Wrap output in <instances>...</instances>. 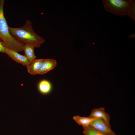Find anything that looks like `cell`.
Returning a JSON list of instances; mask_svg holds the SVG:
<instances>
[{
  "label": "cell",
  "mask_w": 135,
  "mask_h": 135,
  "mask_svg": "<svg viewBox=\"0 0 135 135\" xmlns=\"http://www.w3.org/2000/svg\"><path fill=\"white\" fill-rule=\"evenodd\" d=\"M4 53L17 62L26 66L30 62L25 55H21L13 50L5 48Z\"/></svg>",
  "instance_id": "cell-6"
},
{
  "label": "cell",
  "mask_w": 135,
  "mask_h": 135,
  "mask_svg": "<svg viewBox=\"0 0 135 135\" xmlns=\"http://www.w3.org/2000/svg\"><path fill=\"white\" fill-rule=\"evenodd\" d=\"M96 118L88 117H82L76 115L73 117V120L79 125L82 127L89 126L91 123Z\"/></svg>",
  "instance_id": "cell-11"
},
{
  "label": "cell",
  "mask_w": 135,
  "mask_h": 135,
  "mask_svg": "<svg viewBox=\"0 0 135 135\" xmlns=\"http://www.w3.org/2000/svg\"><path fill=\"white\" fill-rule=\"evenodd\" d=\"M43 61V59H35L26 66L28 72L32 75L38 74Z\"/></svg>",
  "instance_id": "cell-8"
},
{
  "label": "cell",
  "mask_w": 135,
  "mask_h": 135,
  "mask_svg": "<svg viewBox=\"0 0 135 135\" xmlns=\"http://www.w3.org/2000/svg\"><path fill=\"white\" fill-rule=\"evenodd\" d=\"M9 30L10 34L14 38L24 44H30L35 48H38L45 41L43 38L34 32L32 23L29 20H26L22 26L19 28L9 27Z\"/></svg>",
  "instance_id": "cell-1"
},
{
  "label": "cell",
  "mask_w": 135,
  "mask_h": 135,
  "mask_svg": "<svg viewBox=\"0 0 135 135\" xmlns=\"http://www.w3.org/2000/svg\"><path fill=\"white\" fill-rule=\"evenodd\" d=\"M90 126L108 135L114 133L110 127L108 126L104 121L101 118H96Z\"/></svg>",
  "instance_id": "cell-4"
},
{
  "label": "cell",
  "mask_w": 135,
  "mask_h": 135,
  "mask_svg": "<svg viewBox=\"0 0 135 135\" xmlns=\"http://www.w3.org/2000/svg\"><path fill=\"white\" fill-rule=\"evenodd\" d=\"M5 48L2 44L0 42V52L4 53Z\"/></svg>",
  "instance_id": "cell-13"
},
{
  "label": "cell",
  "mask_w": 135,
  "mask_h": 135,
  "mask_svg": "<svg viewBox=\"0 0 135 135\" xmlns=\"http://www.w3.org/2000/svg\"><path fill=\"white\" fill-rule=\"evenodd\" d=\"M34 47L32 44H24L23 50L24 53V55L30 62L36 59V56L34 52Z\"/></svg>",
  "instance_id": "cell-9"
},
{
  "label": "cell",
  "mask_w": 135,
  "mask_h": 135,
  "mask_svg": "<svg viewBox=\"0 0 135 135\" xmlns=\"http://www.w3.org/2000/svg\"><path fill=\"white\" fill-rule=\"evenodd\" d=\"M102 3L106 11L123 17L128 15L135 21L134 0H104Z\"/></svg>",
  "instance_id": "cell-3"
},
{
  "label": "cell",
  "mask_w": 135,
  "mask_h": 135,
  "mask_svg": "<svg viewBox=\"0 0 135 135\" xmlns=\"http://www.w3.org/2000/svg\"><path fill=\"white\" fill-rule=\"evenodd\" d=\"M89 117L100 118L103 120L106 124L110 127V117L105 111V108L101 107L92 110L88 116Z\"/></svg>",
  "instance_id": "cell-5"
},
{
  "label": "cell",
  "mask_w": 135,
  "mask_h": 135,
  "mask_svg": "<svg viewBox=\"0 0 135 135\" xmlns=\"http://www.w3.org/2000/svg\"><path fill=\"white\" fill-rule=\"evenodd\" d=\"M38 89L40 93L43 94H47L51 91L52 86L51 83L46 80H43L39 83Z\"/></svg>",
  "instance_id": "cell-10"
},
{
  "label": "cell",
  "mask_w": 135,
  "mask_h": 135,
  "mask_svg": "<svg viewBox=\"0 0 135 135\" xmlns=\"http://www.w3.org/2000/svg\"><path fill=\"white\" fill-rule=\"evenodd\" d=\"M85 135H108L90 126L83 127Z\"/></svg>",
  "instance_id": "cell-12"
},
{
  "label": "cell",
  "mask_w": 135,
  "mask_h": 135,
  "mask_svg": "<svg viewBox=\"0 0 135 135\" xmlns=\"http://www.w3.org/2000/svg\"><path fill=\"white\" fill-rule=\"evenodd\" d=\"M57 62L54 60L47 58L43 59V61L38 74H42L52 70L56 66Z\"/></svg>",
  "instance_id": "cell-7"
},
{
  "label": "cell",
  "mask_w": 135,
  "mask_h": 135,
  "mask_svg": "<svg viewBox=\"0 0 135 135\" xmlns=\"http://www.w3.org/2000/svg\"><path fill=\"white\" fill-rule=\"evenodd\" d=\"M4 1L0 0V42L4 48L17 52L23 50L24 44L14 38L10 34L4 16Z\"/></svg>",
  "instance_id": "cell-2"
},
{
  "label": "cell",
  "mask_w": 135,
  "mask_h": 135,
  "mask_svg": "<svg viewBox=\"0 0 135 135\" xmlns=\"http://www.w3.org/2000/svg\"><path fill=\"white\" fill-rule=\"evenodd\" d=\"M108 135H117L115 133H114L109 134Z\"/></svg>",
  "instance_id": "cell-14"
}]
</instances>
